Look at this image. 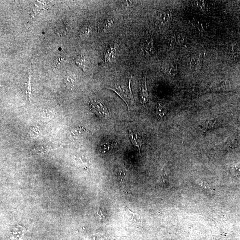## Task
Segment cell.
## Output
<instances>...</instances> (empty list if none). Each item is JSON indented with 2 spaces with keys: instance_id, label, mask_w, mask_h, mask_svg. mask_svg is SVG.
I'll list each match as a JSON object with an SVG mask.
<instances>
[{
  "instance_id": "cell-5",
  "label": "cell",
  "mask_w": 240,
  "mask_h": 240,
  "mask_svg": "<svg viewBox=\"0 0 240 240\" xmlns=\"http://www.w3.org/2000/svg\"><path fill=\"white\" fill-rule=\"evenodd\" d=\"M129 137H130V139L132 144L134 146L137 147L138 149L139 152L141 155V146L143 144L142 138L138 134L137 131H136L134 129L129 130Z\"/></svg>"
},
{
  "instance_id": "cell-22",
  "label": "cell",
  "mask_w": 240,
  "mask_h": 240,
  "mask_svg": "<svg viewBox=\"0 0 240 240\" xmlns=\"http://www.w3.org/2000/svg\"><path fill=\"white\" fill-rule=\"evenodd\" d=\"M153 46V40L151 38H147L145 42V49L147 51H151Z\"/></svg>"
},
{
  "instance_id": "cell-23",
  "label": "cell",
  "mask_w": 240,
  "mask_h": 240,
  "mask_svg": "<svg viewBox=\"0 0 240 240\" xmlns=\"http://www.w3.org/2000/svg\"><path fill=\"white\" fill-rule=\"evenodd\" d=\"M195 5L198 8H201V9H207L208 7V3L206 1H195Z\"/></svg>"
},
{
  "instance_id": "cell-4",
  "label": "cell",
  "mask_w": 240,
  "mask_h": 240,
  "mask_svg": "<svg viewBox=\"0 0 240 240\" xmlns=\"http://www.w3.org/2000/svg\"><path fill=\"white\" fill-rule=\"evenodd\" d=\"M86 134V131L81 126L76 127L69 130L68 136L72 140H77L83 137Z\"/></svg>"
},
{
  "instance_id": "cell-12",
  "label": "cell",
  "mask_w": 240,
  "mask_h": 240,
  "mask_svg": "<svg viewBox=\"0 0 240 240\" xmlns=\"http://www.w3.org/2000/svg\"><path fill=\"white\" fill-rule=\"evenodd\" d=\"M114 25L113 18L111 17L107 18L103 24V31L104 32H106L109 30Z\"/></svg>"
},
{
  "instance_id": "cell-27",
  "label": "cell",
  "mask_w": 240,
  "mask_h": 240,
  "mask_svg": "<svg viewBox=\"0 0 240 240\" xmlns=\"http://www.w3.org/2000/svg\"><path fill=\"white\" fill-rule=\"evenodd\" d=\"M52 112H53L52 111V110H50V109H45L43 112V118H49V117H51V116H52Z\"/></svg>"
},
{
  "instance_id": "cell-2",
  "label": "cell",
  "mask_w": 240,
  "mask_h": 240,
  "mask_svg": "<svg viewBox=\"0 0 240 240\" xmlns=\"http://www.w3.org/2000/svg\"><path fill=\"white\" fill-rule=\"evenodd\" d=\"M89 105L91 111L98 117L104 119L108 118L109 117V112L107 108L99 100H91L90 101Z\"/></svg>"
},
{
  "instance_id": "cell-1",
  "label": "cell",
  "mask_w": 240,
  "mask_h": 240,
  "mask_svg": "<svg viewBox=\"0 0 240 240\" xmlns=\"http://www.w3.org/2000/svg\"><path fill=\"white\" fill-rule=\"evenodd\" d=\"M131 78L129 79V85L128 88L124 87L123 86H117L115 87V88H109V90H111L115 92L124 101L125 103H126L128 107V109H129V105L132 103H134V97L132 94V91H131Z\"/></svg>"
},
{
  "instance_id": "cell-13",
  "label": "cell",
  "mask_w": 240,
  "mask_h": 240,
  "mask_svg": "<svg viewBox=\"0 0 240 240\" xmlns=\"http://www.w3.org/2000/svg\"><path fill=\"white\" fill-rule=\"evenodd\" d=\"M128 214L130 217V219L134 223H141V218L140 216L136 213L134 212L128 208H126Z\"/></svg>"
},
{
  "instance_id": "cell-3",
  "label": "cell",
  "mask_w": 240,
  "mask_h": 240,
  "mask_svg": "<svg viewBox=\"0 0 240 240\" xmlns=\"http://www.w3.org/2000/svg\"><path fill=\"white\" fill-rule=\"evenodd\" d=\"M119 47L118 44H114L109 46L105 54V62L106 64L112 63L116 60L117 52Z\"/></svg>"
},
{
  "instance_id": "cell-24",
  "label": "cell",
  "mask_w": 240,
  "mask_h": 240,
  "mask_svg": "<svg viewBox=\"0 0 240 240\" xmlns=\"http://www.w3.org/2000/svg\"><path fill=\"white\" fill-rule=\"evenodd\" d=\"M232 52L234 58H237L239 56L240 53V47L238 44H235L232 47Z\"/></svg>"
},
{
  "instance_id": "cell-7",
  "label": "cell",
  "mask_w": 240,
  "mask_h": 240,
  "mask_svg": "<svg viewBox=\"0 0 240 240\" xmlns=\"http://www.w3.org/2000/svg\"><path fill=\"white\" fill-rule=\"evenodd\" d=\"M235 136H232L227 139L220 146L226 150H230L237 147L238 144V138Z\"/></svg>"
},
{
  "instance_id": "cell-14",
  "label": "cell",
  "mask_w": 240,
  "mask_h": 240,
  "mask_svg": "<svg viewBox=\"0 0 240 240\" xmlns=\"http://www.w3.org/2000/svg\"><path fill=\"white\" fill-rule=\"evenodd\" d=\"M156 113L160 118L163 120L167 113V109L164 106L159 105L156 107Z\"/></svg>"
},
{
  "instance_id": "cell-15",
  "label": "cell",
  "mask_w": 240,
  "mask_h": 240,
  "mask_svg": "<svg viewBox=\"0 0 240 240\" xmlns=\"http://www.w3.org/2000/svg\"><path fill=\"white\" fill-rule=\"evenodd\" d=\"M159 181L161 184L164 185L167 184L168 182V176L167 172L164 168L162 169V171L160 172Z\"/></svg>"
},
{
  "instance_id": "cell-20",
  "label": "cell",
  "mask_w": 240,
  "mask_h": 240,
  "mask_svg": "<svg viewBox=\"0 0 240 240\" xmlns=\"http://www.w3.org/2000/svg\"><path fill=\"white\" fill-rule=\"evenodd\" d=\"M158 18L162 21V22H166L168 20L169 18L170 17V13L168 11H165L162 12L159 14Z\"/></svg>"
},
{
  "instance_id": "cell-25",
  "label": "cell",
  "mask_w": 240,
  "mask_h": 240,
  "mask_svg": "<svg viewBox=\"0 0 240 240\" xmlns=\"http://www.w3.org/2000/svg\"><path fill=\"white\" fill-rule=\"evenodd\" d=\"M166 71L169 73V74L174 75L177 71V66L173 64H171L170 65L167 66Z\"/></svg>"
},
{
  "instance_id": "cell-10",
  "label": "cell",
  "mask_w": 240,
  "mask_h": 240,
  "mask_svg": "<svg viewBox=\"0 0 240 240\" xmlns=\"http://www.w3.org/2000/svg\"><path fill=\"white\" fill-rule=\"evenodd\" d=\"M112 149V145L109 142H105L101 144L99 147V153L102 155L108 153Z\"/></svg>"
},
{
  "instance_id": "cell-21",
  "label": "cell",
  "mask_w": 240,
  "mask_h": 240,
  "mask_svg": "<svg viewBox=\"0 0 240 240\" xmlns=\"http://www.w3.org/2000/svg\"><path fill=\"white\" fill-rule=\"evenodd\" d=\"M231 172L234 176L238 177L240 175V163L236 164L232 167Z\"/></svg>"
},
{
  "instance_id": "cell-26",
  "label": "cell",
  "mask_w": 240,
  "mask_h": 240,
  "mask_svg": "<svg viewBox=\"0 0 240 240\" xmlns=\"http://www.w3.org/2000/svg\"><path fill=\"white\" fill-rule=\"evenodd\" d=\"M27 95L30 101L31 96V77L30 76L29 78V84H28V88H27Z\"/></svg>"
},
{
  "instance_id": "cell-8",
  "label": "cell",
  "mask_w": 240,
  "mask_h": 240,
  "mask_svg": "<svg viewBox=\"0 0 240 240\" xmlns=\"http://www.w3.org/2000/svg\"><path fill=\"white\" fill-rule=\"evenodd\" d=\"M74 60L78 66L81 67L84 71H86V65L87 59L85 55L82 54L78 55L74 58Z\"/></svg>"
},
{
  "instance_id": "cell-17",
  "label": "cell",
  "mask_w": 240,
  "mask_h": 240,
  "mask_svg": "<svg viewBox=\"0 0 240 240\" xmlns=\"http://www.w3.org/2000/svg\"><path fill=\"white\" fill-rule=\"evenodd\" d=\"M64 84L66 88L72 90L74 86V80L71 77L67 76L64 79Z\"/></svg>"
},
{
  "instance_id": "cell-11",
  "label": "cell",
  "mask_w": 240,
  "mask_h": 240,
  "mask_svg": "<svg viewBox=\"0 0 240 240\" xmlns=\"http://www.w3.org/2000/svg\"><path fill=\"white\" fill-rule=\"evenodd\" d=\"M216 120L215 119H208L206 120L202 124L201 126V129L204 131H208L213 128L214 126Z\"/></svg>"
},
{
  "instance_id": "cell-9",
  "label": "cell",
  "mask_w": 240,
  "mask_h": 240,
  "mask_svg": "<svg viewBox=\"0 0 240 240\" xmlns=\"http://www.w3.org/2000/svg\"><path fill=\"white\" fill-rule=\"evenodd\" d=\"M231 86L230 82L229 81H223L220 83L216 84L215 88L216 90L220 91H227L231 89Z\"/></svg>"
},
{
  "instance_id": "cell-29",
  "label": "cell",
  "mask_w": 240,
  "mask_h": 240,
  "mask_svg": "<svg viewBox=\"0 0 240 240\" xmlns=\"http://www.w3.org/2000/svg\"><path fill=\"white\" fill-rule=\"evenodd\" d=\"M239 121H240V119H239Z\"/></svg>"
},
{
  "instance_id": "cell-28",
  "label": "cell",
  "mask_w": 240,
  "mask_h": 240,
  "mask_svg": "<svg viewBox=\"0 0 240 240\" xmlns=\"http://www.w3.org/2000/svg\"><path fill=\"white\" fill-rule=\"evenodd\" d=\"M117 175H118V177L120 180H123L125 177V173L122 170H119L117 172Z\"/></svg>"
},
{
  "instance_id": "cell-18",
  "label": "cell",
  "mask_w": 240,
  "mask_h": 240,
  "mask_svg": "<svg viewBox=\"0 0 240 240\" xmlns=\"http://www.w3.org/2000/svg\"><path fill=\"white\" fill-rule=\"evenodd\" d=\"M51 148L49 146H41L36 147L33 151L38 153H46L50 150Z\"/></svg>"
},
{
  "instance_id": "cell-16",
  "label": "cell",
  "mask_w": 240,
  "mask_h": 240,
  "mask_svg": "<svg viewBox=\"0 0 240 240\" xmlns=\"http://www.w3.org/2000/svg\"><path fill=\"white\" fill-rule=\"evenodd\" d=\"M29 134L30 136L33 138L38 137L41 135V129H39L38 126H33L30 128L29 130Z\"/></svg>"
},
{
  "instance_id": "cell-6",
  "label": "cell",
  "mask_w": 240,
  "mask_h": 240,
  "mask_svg": "<svg viewBox=\"0 0 240 240\" xmlns=\"http://www.w3.org/2000/svg\"><path fill=\"white\" fill-rule=\"evenodd\" d=\"M140 100L141 103L143 106H145L149 100V93L147 90V83H146V74L145 77L144 76L142 85H141Z\"/></svg>"
},
{
  "instance_id": "cell-19",
  "label": "cell",
  "mask_w": 240,
  "mask_h": 240,
  "mask_svg": "<svg viewBox=\"0 0 240 240\" xmlns=\"http://www.w3.org/2000/svg\"><path fill=\"white\" fill-rule=\"evenodd\" d=\"M91 28L90 26H85L82 27L81 31L80 36L81 37H86L91 33Z\"/></svg>"
}]
</instances>
